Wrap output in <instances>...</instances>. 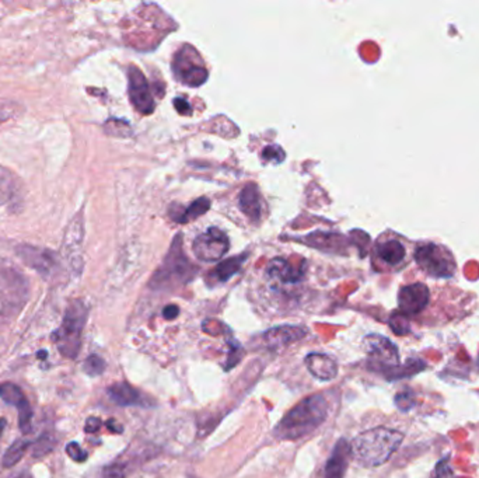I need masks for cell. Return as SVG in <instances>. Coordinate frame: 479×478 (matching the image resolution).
Wrapping results in <instances>:
<instances>
[{"label": "cell", "mask_w": 479, "mask_h": 478, "mask_svg": "<svg viewBox=\"0 0 479 478\" xmlns=\"http://www.w3.org/2000/svg\"><path fill=\"white\" fill-rule=\"evenodd\" d=\"M328 416V403L323 394H313L289 411L275 426L280 440H297L314 432Z\"/></svg>", "instance_id": "cell-1"}, {"label": "cell", "mask_w": 479, "mask_h": 478, "mask_svg": "<svg viewBox=\"0 0 479 478\" xmlns=\"http://www.w3.org/2000/svg\"><path fill=\"white\" fill-rule=\"evenodd\" d=\"M404 440V435L388 428H374L357 435L350 443L352 457L362 466L377 467L388 462Z\"/></svg>", "instance_id": "cell-2"}, {"label": "cell", "mask_w": 479, "mask_h": 478, "mask_svg": "<svg viewBox=\"0 0 479 478\" xmlns=\"http://www.w3.org/2000/svg\"><path fill=\"white\" fill-rule=\"evenodd\" d=\"M415 254V244L407 237L387 232L374 246V266L379 271H400L405 268Z\"/></svg>", "instance_id": "cell-3"}, {"label": "cell", "mask_w": 479, "mask_h": 478, "mask_svg": "<svg viewBox=\"0 0 479 478\" xmlns=\"http://www.w3.org/2000/svg\"><path fill=\"white\" fill-rule=\"evenodd\" d=\"M413 260L422 273L434 279H450L457 273V261L451 250L434 241L416 243Z\"/></svg>", "instance_id": "cell-4"}, {"label": "cell", "mask_w": 479, "mask_h": 478, "mask_svg": "<svg viewBox=\"0 0 479 478\" xmlns=\"http://www.w3.org/2000/svg\"><path fill=\"white\" fill-rule=\"evenodd\" d=\"M86 320L87 307L80 300L71 302L65 312L61 327L54 334V340L64 356L74 358L79 353Z\"/></svg>", "instance_id": "cell-5"}, {"label": "cell", "mask_w": 479, "mask_h": 478, "mask_svg": "<svg viewBox=\"0 0 479 478\" xmlns=\"http://www.w3.org/2000/svg\"><path fill=\"white\" fill-rule=\"evenodd\" d=\"M181 234L177 236L175 241L173 243L170 253L163 264V267L154 273L151 279L153 288H171L177 283H183L190 280L194 273H197L185 257L181 250Z\"/></svg>", "instance_id": "cell-6"}, {"label": "cell", "mask_w": 479, "mask_h": 478, "mask_svg": "<svg viewBox=\"0 0 479 478\" xmlns=\"http://www.w3.org/2000/svg\"><path fill=\"white\" fill-rule=\"evenodd\" d=\"M369 365L377 372L393 375L400 368V355L397 346L380 334H369L363 340Z\"/></svg>", "instance_id": "cell-7"}, {"label": "cell", "mask_w": 479, "mask_h": 478, "mask_svg": "<svg viewBox=\"0 0 479 478\" xmlns=\"http://www.w3.org/2000/svg\"><path fill=\"white\" fill-rule=\"evenodd\" d=\"M192 250L201 261L214 263L223 258L229 251V239L220 229L210 227L195 239Z\"/></svg>", "instance_id": "cell-8"}, {"label": "cell", "mask_w": 479, "mask_h": 478, "mask_svg": "<svg viewBox=\"0 0 479 478\" xmlns=\"http://www.w3.org/2000/svg\"><path fill=\"white\" fill-rule=\"evenodd\" d=\"M432 290L423 282L405 285L398 293V307L404 316H419L430 303Z\"/></svg>", "instance_id": "cell-9"}, {"label": "cell", "mask_w": 479, "mask_h": 478, "mask_svg": "<svg viewBox=\"0 0 479 478\" xmlns=\"http://www.w3.org/2000/svg\"><path fill=\"white\" fill-rule=\"evenodd\" d=\"M190 54V47H184L175 57L174 61V70L177 73V76L180 77L181 81H184L188 86H201L206 81L207 77V72L206 69L202 67L201 61H200V55L197 54V51H191V57Z\"/></svg>", "instance_id": "cell-10"}, {"label": "cell", "mask_w": 479, "mask_h": 478, "mask_svg": "<svg viewBox=\"0 0 479 478\" xmlns=\"http://www.w3.org/2000/svg\"><path fill=\"white\" fill-rule=\"evenodd\" d=\"M17 254L31 268L42 276H48L59 267L58 256L47 249H38L31 246H18Z\"/></svg>", "instance_id": "cell-11"}, {"label": "cell", "mask_w": 479, "mask_h": 478, "mask_svg": "<svg viewBox=\"0 0 479 478\" xmlns=\"http://www.w3.org/2000/svg\"><path fill=\"white\" fill-rule=\"evenodd\" d=\"M129 77V97L139 113L150 114L154 110V101L151 98L150 87L140 69L131 67L128 70Z\"/></svg>", "instance_id": "cell-12"}, {"label": "cell", "mask_w": 479, "mask_h": 478, "mask_svg": "<svg viewBox=\"0 0 479 478\" xmlns=\"http://www.w3.org/2000/svg\"><path fill=\"white\" fill-rule=\"evenodd\" d=\"M83 236H84V226H83V215L80 212L69 223L65 240H64V251L67 254L69 263L71 264L74 270L81 268L80 249L83 243Z\"/></svg>", "instance_id": "cell-13"}, {"label": "cell", "mask_w": 479, "mask_h": 478, "mask_svg": "<svg viewBox=\"0 0 479 478\" xmlns=\"http://www.w3.org/2000/svg\"><path fill=\"white\" fill-rule=\"evenodd\" d=\"M108 396L111 402H114L118 406L122 407H150L149 397L143 396L142 392H139L131 385L121 382V383H114L112 386L108 387Z\"/></svg>", "instance_id": "cell-14"}, {"label": "cell", "mask_w": 479, "mask_h": 478, "mask_svg": "<svg viewBox=\"0 0 479 478\" xmlns=\"http://www.w3.org/2000/svg\"><path fill=\"white\" fill-rule=\"evenodd\" d=\"M308 372L318 380L328 382L338 375L337 362L325 353H308L304 359Z\"/></svg>", "instance_id": "cell-15"}, {"label": "cell", "mask_w": 479, "mask_h": 478, "mask_svg": "<svg viewBox=\"0 0 479 478\" xmlns=\"http://www.w3.org/2000/svg\"><path fill=\"white\" fill-rule=\"evenodd\" d=\"M350 457V443L345 439L338 440L327 462L324 478H343Z\"/></svg>", "instance_id": "cell-16"}, {"label": "cell", "mask_w": 479, "mask_h": 478, "mask_svg": "<svg viewBox=\"0 0 479 478\" xmlns=\"http://www.w3.org/2000/svg\"><path fill=\"white\" fill-rule=\"evenodd\" d=\"M307 331L297 326H279L270 329L264 334V341L271 348H282L289 343L300 341L306 337Z\"/></svg>", "instance_id": "cell-17"}, {"label": "cell", "mask_w": 479, "mask_h": 478, "mask_svg": "<svg viewBox=\"0 0 479 478\" xmlns=\"http://www.w3.org/2000/svg\"><path fill=\"white\" fill-rule=\"evenodd\" d=\"M240 209L253 222H258L262 213V201L260 190L255 184H247L240 194Z\"/></svg>", "instance_id": "cell-18"}, {"label": "cell", "mask_w": 479, "mask_h": 478, "mask_svg": "<svg viewBox=\"0 0 479 478\" xmlns=\"http://www.w3.org/2000/svg\"><path fill=\"white\" fill-rule=\"evenodd\" d=\"M268 273L274 279H279L284 283H294L303 278L304 270H303V264L297 266L284 258H275L274 261H271L268 266Z\"/></svg>", "instance_id": "cell-19"}, {"label": "cell", "mask_w": 479, "mask_h": 478, "mask_svg": "<svg viewBox=\"0 0 479 478\" xmlns=\"http://www.w3.org/2000/svg\"><path fill=\"white\" fill-rule=\"evenodd\" d=\"M341 237L334 233H313L308 237H306V243L313 246L314 249H320L324 251L335 253V247H341Z\"/></svg>", "instance_id": "cell-20"}, {"label": "cell", "mask_w": 479, "mask_h": 478, "mask_svg": "<svg viewBox=\"0 0 479 478\" xmlns=\"http://www.w3.org/2000/svg\"><path fill=\"white\" fill-rule=\"evenodd\" d=\"M246 257H247V254L240 256V257H233V258H229V260L221 261L220 264H217V267L214 268V271H213L212 275H213V276L216 278V280H219V282H226V280H229L233 275H236V273L240 271L243 263L246 261Z\"/></svg>", "instance_id": "cell-21"}, {"label": "cell", "mask_w": 479, "mask_h": 478, "mask_svg": "<svg viewBox=\"0 0 479 478\" xmlns=\"http://www.w3.org/2000/svg\"><path fill=\"white\" fill-rule=\"evenodd\" d=\"M0 397L4 403L16 406L17 409L25 406L28 402L18 386L14 383H1L0 385Z\"/></svg>", "instance_id": "cell-22"}, {"label": "cell", "mask_w": 479, "mask_h": 478, "mask_svg": "<svg viewBox=\"0 0 479 478\" xmlns=\"http://www.w3.org/2000/svg\"><path fill=\"white\" fill-rule=\"evenodd\" d=\"M28 446H30V442H27V440H17V442H14L6 450V453L3 456V460H1L3 467L8 469V467L16 466L23 459V456L25 455Z\"/></svg>", "instance_id": "cell-23"}, {"label": "cell", "mask_w": 479, "mask_h": 478, "mask_svg": "<svg viewBox=\"0 0 479 478\" xmlns=\"http://www.w3.org/2000/svg\"><path fill=\"white\" fill-rule=\"evenodd\" d=\"M209 207H210V201L207 198H205V197L198 198L195 203H192L187 209H183L181 216L175 222L187 223V222H190L192 219H197V217L202 216L204 213H206L209 210Z\"/></svg>", "instance_id": "cell-24"}, {"label": "cell", "mask_w": 479, "mask_h": 478, "mask_svg": "<svg viewBox=\"0 0 479 478\" xmlns=\"http://www.w3.org/2000/svg\"><path fill=\"white\" fill-rule=\"evenodd\" d=\"M83 369L88 376H98L105 370V362L100 356L91 355L86 359Z\"/></svg>", "instance_id": "cell-25"}, {"label": "cell", "mask_w": 479, "mask_h": 478, "mask_svg": "<svg viewBox=\"0 0 479 478\" xmlns=\"http://www.w3.org/2000/svg\"><path fill=\"white\" fill-rule=\"evenodd\" d=\"M390 326L393 329V331L397 334V336H404L410 331V321L407 319V316L401 314V313H396L393 317H391V321H390Z\"/></svg>", "instance_id": "cell-26"}, {"label": "cell", "mask_w": 479, "mask_h": 478, "mask_svg": "<svg viewBox=\"0 0 479 478\" xmlns=\"http://www.w3.org/2000/svg\"><path fill=\"white\" fill-rule=\"evenodd\" d=\"M262 159L274 164H280L284 160V152L277 144H270L262 150Z\"/></svg>", "instance_id": "cell-27"}, {"label": "cell", "mask_w": 479, "mask_h": 478, "mask_svg": "<svg viewBox=\"0 0 479 478\" xmlns=\"http://www.w3.org/2000/svg\"><path fill=\"white\" fill-rule=\"evenodd\" d=\"M31 419H33V410L30 404L27 403L25 406L18 409V425L21 432L28 433L31 431Z\"/></svg>", "instance_id": "cell-28"}, {"label": "cell", "mask_w": 479, "mask_h": 478, "mask_svg": "<svg viewBox=\"0 0 479 478\" xmlns=\"http://www.w3.org/2000/svg\"><path fill=\"white\" fill-rule=\"evenodd\" d=\"M67 453L70 456V459H73L77 463H83L87 459V453L76 442L69 443L67 446Z\"/></svg>", "instance_id": "cell-29"}, {"label": "cell", "mask_w": 479, "mask_h": 478, "mask_svg": "<svg viewBox=\"0 0 479 478\" xmlns=\"http://www.w3.org/2000/svg\"><path fill=\"white\" fill-rule=\"evenodd\" d=\"M125 466L124 465H111L104 470L105 478H125Z\"/></svg>", "instance_id": "cell-30"}, {"label": "cell", "mask_w": 479, "mask_h": 478, "mask_svg": "<svg viewBox=\"0 0 479 478\" xmlns=\"http://www.w3.org/2000/svg\"><path fill=\"white\" fill-rule=\"evenodd\" d=\"M100 426H101V421H100V418L90 416V418L86 421L84 429H86V432H88V433H94V432H97V431L100 429Z\"/></svg>", "instance_id": "cell-31"}, {"label": "cell", "mask_w": 479, "mask_h": 478, "mask_svg": "<svg viewBox=\"0 0 479 478\" xmlns=\"http://www.w3.org/2000/svg\"><path fill=\"white\" fill-rule=\"evenodd\" d=\"M180 314V309L175 305H168L163 310V316L166 320H174Z\"/></svg>", "instance_id": "cell-32"}, {"label": "cell", "mask_w": 479, "mask_h": 478, "mask_svg": "<svg viewBox=\"0 0 479 478\" xmlns=\"http://www.w3.org/2000/svg\"><path fill=\"white\" fill-rule=\"evenodd\" d=\"M174 106H175V108H177V111H178L180 114H190V113H191L190 104H188L185 100H183V98H175Z\"/></svg>", "instance_id": "cell-33"}, {"label": "cell", "mask_w": 479, "mask_h": 478, "mask_svg": "<svg viewBox=\"0 0 479 478\" xmlns=\"http://www.w3.org/2000/svg\"><path fill=\"white\" fill-rule=\"evenodd\" d=\"M107 426L112 431V432H117V433H121L122 432V426L121 425H118V423H115V421L114 419H110L108 422H107Z\"/></svg>", "instance_id": "cell-34"}, {"label": "cell", "mask_w": 479, "mask_h": 478, "mask_svg": "<svg viewBox=\"0 0 479 478\" xmlns=\"http://www.w3.org/2000/svg\"><path fill=\"white\" fill-rule=\"evenodd\" d=\"M4 426H6V419L1 418V419H0V438H1V433H3V431H4Z\"/></svg>", "instance_id": "cell-35"}, {"label": "cell", "mask_w": 479, "mask_h": 478, "mask_svg": "<svg viewBox=\"0 0 479 478\" xmlns=\"http://www.w3.org/2000/svg\"><path fill=\"white\" fill-rule=\"evenodd\" d=\"M16 478H31L30 477V474H27V473H23V474H20V476H17Z\"/></svg>", "instance_id": "cell-36"}]
</instances>
